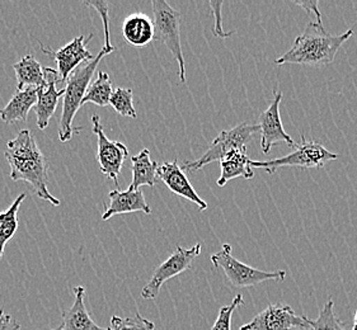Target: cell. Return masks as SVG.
Masks as SVG:
<instances>
[{"label":"cell","instance_id":"cell-9","mask_svg":"<svg viewBox=\"0 0 357 330\" xmlns=\"http://www.w3.org/2000/svg\"><path fill=\"white\" fill-rule=\"evenodd\" d=\"M309 330L307 316L296 315L291 306L272 304L239 330Z\"/></svg>","mask_w":357,"mask_h":330},{"label":"cell","instance_id":"cell-16","mask_svg":"<svg viewBox=\"0 0 357 330\" xmlns=\"http://www.w3.org/2000/svg\"><path fill=\"white\" fill-rule=\"evenodd\" d=\"M75 294V300L73 302L72 308L65 310L63 313V327L65 330H109L105 329L98 324L94 323L92 317L86 311L84 304V294L86 288L83 286H77L73 288Z\"/></svg>","mask_w":357,"mask_h":330},{"label":"cell","instance_id":"cell-2","mask_svg":"<svg viewBox=\"0 0 357 330\" xmlns=\"http://www.w3.org/2000/svg\"><path fill=\"white\" fill-rule=\"evenodd\" d=\"M354 31L349 29L342 35L332 36L323 24L310 21L301 36L296 37L291 49L275 61L276 65L301 64L323 68L332 64L343 43L349 41Z\"/></svg>","mask_w":357,"mask_h":330},{"label":"cell","instance_id":"cell-26","mask_svg":"<svg viewBox=\"0 0 357 330\" xmlns=\"http://www.w3.org/2000/svg\"><path fill=\"white\" fill-rule=\"evenodd\" d=\"M109 330H154L155 324L145 319L140 314H136L131 317H120L112 316Z\"/></svg>","mask_w":357,"mask_h":330},{"label":"cell","instance_id":"cell-15","mask_svg":"<svg viewBox=\"0 0 357 330\" xmlns=\"http://www.w3.org/2000/svg\"><path fill=\"white\" fill-rule=\"evenodd\" d=\"M109 205L105 210L102 220L107 221L112 216L122 215V214H132V212H144L151 215V208L145 201V197L142 189H130L121 191L120 188L114 189L108 194Z\"/></svg>","mask_w":357,"mask_h":330},{"label":"cell","instance_id":"cell-10","mask_svg":"<svg viewBox=\"0 0 357 330\" xmlns=\"http://www.w3.org/2000/svg\"><path fill=\"white\" fill-rule=\"evenodd\" d=\"M92 123L93 134L98 137L97 160L100 163V172L109 180H114L119 187V174L121 173L125 160L129 157V150L126 145L122 144L120 141H111L106 136L105 129L100 125V116H92Z\"/></svg>","mask_w":357,"mask_h":330},{"label":"cell","instance_id":"cell-32","mask_svg":"<svg viewBox=\"0 0 357 330\" xmlns=\"http://www.w3.org/2000/svg\"><path fill=\"white\" fill-rule=\"evenodd\" d=\"M352 330H357V310L356 313H355V320H354V327H352Z\"/></svg>","mask_w":357,"mask_h":330},{"label":"cell","instance_id":"cell-25","mask_svg":"<svg viewBox=\"0 0 357 330\" xmlns=\"http://www.w3.org/2000/svg\"><path fill=\"white\" fill-rule=\"evenodd\" d=\"M109 104L114 107V111L119 115L137 118V113H136V109L132 103V89L116 88L111 95Z\"/></svg>","mask_w":357,"mask_h":330},{"label":"cell","instance_id":"cell-7","mask_svg":"<svg viewBox=\"0 0 357 330\" xmlns=\"http://www.w3.org/2000/svg\"><path fill=\"white\" fill-rule=\"evenodd\" d=\"M301 143L296 145L295 151L289 155L279 159H272L266 162H255L252 160V168L264 169L268 174H273L279 168L284 166H298L303 169L307 168H323L324 165L340 158L337 154L326 149L319 141H309L301 134Z\"/></svg>","mask_w":357,"mask_h":330},{"label":"cell","instance_id":"cell-20","mask_svg":"<svg viewBox=\"0 0 357 330\" xmlns=\"http://www.w3.org/2000/svg\"><path fill=\"white\" fill-rule=\"evenodd\" d=\"M17 78V89L23 91L26 88H41L46 86L47 79L45 68L37 61L33 55H26L13 65Z\"/></svg>","mask_w":357,"mask_h":330},{"label":"cell","instance_id":"cell-13","mask_svg":"<svg viewBox=\"0 0 357 330\" xmlns=\"http://www.w3.org/2000/svg\"><path fill=\"white\" fill-rule=\"evenodd\" d=\"M47 83L46 86L37 88V103L35 112L37 117V127L43 131L47 129L52 116L56 112L59 100L65 94V89L57 91L56 83H60L59 74L55 69L45 68Z\"/></svg>","mask_w":357,"mask_h":330},{"label":"cell","instance_id":"cell-27","mask_svg":"<svg viewBox=\"0 0 357 330\" xmlns=\"http://www.w3.org/2000/svg\"><path fill=\"white\" fill-rule=\"evenodd\" d=\"M242 305H244L243 297L241 294H238V296L234 297V300L231 301L230 305L222 306L220 311H219L218 319H216V322L213 325L211 330H231V317H233V314H234L236 308H239Z\"/></svg>","mask_w":357,"mask_h":330},{"label":"cell","instance_id":"cell-17","mask_svg":"<svg viewBox=\"0 0 357 330\" xmlns=\"http://www.w3.org/2000/svg\"><path fill=\"white\" fill-rule=\"evenodd\" d=\"M122 35L130 45L144 47L154 40V22L144 13H132L123 21Z\"/></svg>","mask_w":357,"mask_h":330},{"label":"cell","instance_id":"cell-5","mask_svg":"<svg viewBox=\"0 0 357 330\" xmlns=\"http://www.w3.org/2000/svg\"><path fill=\"white\" fill-rule=\"evenodd\" d=\"M151 7L154 13V38L165 43L167 49L171 51L173 58L178 63L179 79L182 83H186V65L179 31L182 15L165 0H151Z\"/></svg>","mask_w":357,"mask_h":330},{"label":"cell","instance_id":"cell-18","mask_svg":"<svg viewBox=\"0 0 357 330\" xmlns=\"http://www.w3.org/2000/svg\"><path fill=\"white\" fill-rule=\"evenodd\" d=\"M37 103V88H26L17 91L8 102L7 106L0 109V118L6 123L27 121L29 111L35 108Z\"/></svg>","mask_w":357,"mask_h":330},{"label":"cell","instance_id":"cell-33","mask_svg":"<svg viewBox=\"0 0 357 330\" xmlns=\"http://www.w3.org/2000/svg\"><path fill=\"white\" fill-rule=\"evenodd\" d=\"M52 330H65V329H64V327H63V325H60V327H57V328H55V329H52Z\"/></svg>","mask_w":357,"mask_h":330},{"label":"cell","instance_id":"cell-3","mask_svg":"<svg viewBox=\"0 0 357 330\" xmlns=\"http://www.w3.org/2000/svg\"><path fill=\"white\" fill-rule=\"evenodd\" d=\"M116 50V49H114ZM114 50L102 49L100 54L91 61L75 69L66 79L65 86L64 102H63V112L59 123V139L61 143H68L72 140L73 134L79 132L80 127H74V117L77 115L79 108L82 107V102L84 98L88 86L92 83L94 72L97 70L100 60L112 54Z\"/></svg>","mask_w":357,"mask_h":330},{"label":"cell","instance_id":"cell-31","mask_svg":"<svg viewBox=\"0 0 357 330\" xmlns=\"http://www.w3.org/2000/svg\"><path fill=\"white\" fill-rule=\"evenodd\" d=\"M0 330H21V325L4 310L0 309Z\"/></svg>","mask_w":357,"mask_h":330},{"label":"cell","instance_id":"cell-12","mask_svg":"<svg viewBox=\"0 0 357 330\" xmlns=\"http://www.w3.org/2000/svg\"><path fill=\"white\" fill-rule=\"evenodd\" d=\"M86 37L82 35L73 38V41L66 43L64 47L59 50L54 51L43 47V52L56 61L57 74H59L60 83L66 81V79L70 77V74L75 69H78L79 65L83 61L93 60V55L86 50Z\"/></svg>","mask_w":357,"mask_h":330},{"label":"cell","instance_id":"cell-28","mask_svg":"<svg viewBox=\"0 0 357 330\" xmlns=\"http://www.w3.org/2000/svg\"><path fill=\"white\" fill-rule=\"evenodd\" d=\"M86 7H92L98 12V15L102 18L103 29H105V49L108 50H114V46L111 45V37H109V18H108V3L107 1H84Z\"/></svg>","mask_w":357,"mask_h":330},{"label":"cell","instance_id":"cell-1","mask_svg":"<svg viewBox=\"0 0 357 330\" xmlns=\"http://www.w3.org/2000/svg\"><path fill=\"white\" fill-rule=\"evenodd\" d=\"M4 155L10 165L12 180L27 182L41 200L49 202L52 206H60V200L54 197L47 188V159L40 150L29 129H21L13 140L8 141Z\"/></svg>","mask_w":357,"mask_h":330},{"label":"cell","instance_id":"cell-4","mask_svg":"<svg viewBox=\"0 0 357 330\" xmlns=\"http://www.w3.org/2000/svg\"><path fill=\"white\" fill-rule=\"evenodd\" d=\"M259 132L258 125H248L241 123L236 127L230 129H224L219 136L215 139L213 144L207 149L206 152L197 160L185 162L182 166L183 172H197L202 169L205 165L211 164L214 162H220L233 151L247 149V144Z\"/></svg>","mask_w":357,"mask_h":330},{"label":"cell","instance_id":"cell-11","mask_svg":"<svg viewBox=\"0 0 357 330\" xmlns=\"http://www.w3.org/2000/svg\"><path fill=\"white\" fill-rule=\"evenodd\" d=\"M282 101V93L273 91V100L270 106L259 116V134H261V148L264 154H270L275 145L286 144L296 148L293 137L286 134L280 116V103Z\"/></svg>","mask_w":357,"mask_h":330},{"label":"cell","instance_id":"cell-23","mask_svg":"<svg viewBox=\"0 0 357 330\" xmlns=\"http://www.w3.org/2000/svg\"><path fill=\"white\" fill-rule=\"evenodd\" d=\"M114 92L112 81L106 72H98L97 78L88 86L82 106L86 103H93L100 107H106L109 104L111 95Z\"/></svg>","mask_w":357,"mask_h":330},{"label":"cell","instance_id":"cell-14","mask_svg":"<svg viewBox=\"0 0 357 330\" xmlns=\"http://www.w3.org/2000/svg\"><path fill=\"white\" fill-rule=\"evenodd\" d=\"M157 178L163 180L165 186L168 187L173 194L181 196L195 205H197L200 211L206 210V201H204L199 194L195 191L191 182L187 178L186 173L182 171L177 160L159 165Z\"/></svg>","mask_w":357,"mask_h":330},{"label":"cell","instance_id":"cell-21","mask_svg":"<svg viewBox=\"0 0 357 330\" xmlns=\"http://www.w3.org/2000/svg\"><path fill=\"white\" fill-rule=\"evenodd\" d=\"M132 163V180L130 189H140V187L155 186L157 182V162L151 160L149 149H143L137 155L131 158Z\"/></svg>","mask_w":357,"mask_h":330},{"label":"cell","instance_id":"cell-22","mask_svg":"<svg viewBox=\"0 0 357 330\" xmlns=\"http://www.w3.org/2000/svg\"><path fill=\"white\" fill-rule=\"evenodd\" d=\"M27 194H21L6 211L0 212V259L4 256V249L8 242L15 237L18 229V212Z\"/></svg>","mask_w":357,"mask_h":330},{"label":"cell","instance_id":"cell-19","mask_svg":"<svg viewBox=\"0 0 357 330\" xmlns=\"http://www.w3.org/2000/svg\"><path fill=\"white\" fill-rule=\"evenodd\" d=\"M252 160L247 155V149L233 151L228 157L220 160L222 174L218 180V186L224 187L229 180L243 177L245 180H252L255 177V171L252 168Z\"/></svg>","mask_w":357,"mask_h":330},{"label":"cell","instance_id":"cell-29","mask_svg":"<svg viewBox=\"0 0 357 330\" xmlns=\"http://www.w3.org/2000/svg\"><path fill=\"white\" fill-rule=\"evenodd\" d=\"M210 7L213 10V15H214V27H213V33L214 36L220 37V38H229L236 33V31H224L222 29V1H210Z\"/></svg>","mask_w":357,"mask_h":330},{"label":"cell","instance_id":"cell-8","mask_svg":"<svg viewBox=\"0 0 357 330\" xmlns=\"http://www.w3.org/2000/svg\"><path fill=\"white\" fill-rule=\"evenodd\" d=\"M201 248V244H195L188 249L178 245L176 251L172 253L171 257L157 267V269L153 273V277L145 285L142 291L144 300L157 299L160 288L167 281L188 271L192 267L193 260L200 256Z\"/></svg>","mask_w":357,"mask_h":330},{"label":"cell","instance_id":"cell-24","mask_svg":"<svg viewBox=\"0 0 357 330\" xmlns=\"http://www.w3.org/2000/svg\"><path fill=\"white\" fill-rule=\"evenodd\" d=\"M307 322L312 330H347L335 314V302L332 300L323 306L315 320L307 317Z\"/></svg>","mask_w":357,"mask_h":330},{"label":"cell","instance_id":"cell-30","mask_svg":"<svg viewBox=\"0 0 357 330\" xmlns=\"http://www.w3.org/2000/svg\"><path fill=\"white\" fill-rule=\"evenodd\" d=\"M294 3L296 6L303 8L304 10H307V15H313L315 17L314 22L318 24H323L321 22V15L319 12V1L318 0H307V1H301V0H294Z\"/></svg>","mask_w":357,"mask_h":330},{"label":"cell","instance_id":"cell-6","mask_svg":"<svg viewBox=\"0 0 357 330\" xmlns=\"http://www.w3.org/2000/svg\"><path fill=\"white\" fill-rule=\"evenodd\" d=\"M211 262L215 268H220L229 283L236 288L257 286L267 281L285 280V271L264 272L257 268L242 263L231 254V245L222 244V251H216L211 256Z\"/></svg>","mask_w":357,"mask_h":330}]
</instances>
